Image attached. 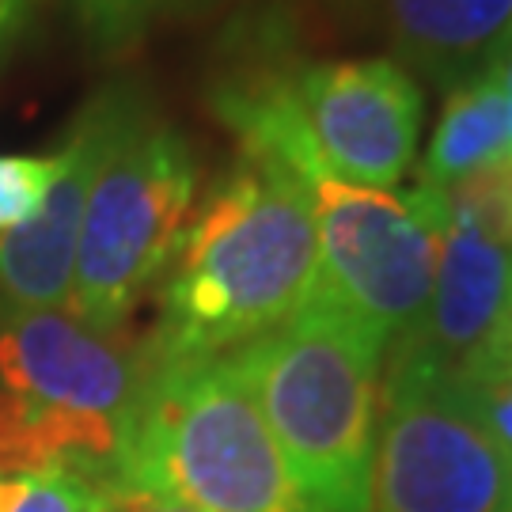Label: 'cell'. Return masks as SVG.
Instances as JSON below:
<instances>
[{"label": "cell", "mask_w": 512, "mask_h": 512, "mask_svg": "<svg viewBox=\"0 0 512 512\" xmlns=\"http://www.w3.org/2000/svg\"><path fill=\"white\" fill-rule=\"evenodd\" d=\"M315 285L311 190L277 167L239 160L194 209L145 346L152 361L228 357L293 319Z\"/></svg>", "instance_id": "1"}, {"label": "cell", "mask_w": 512, "mask_h": 512, "mask_svg": "<svg viewBox=\"0 0 512 512\" xmlns=\"http://www.w3.org/2000/svg\"><path fill=\"white\" fill-rule=\"evenodd\" d=\"M23 8H27V0H0V46H4V38L12 35V27L19 23Z\"/></svg>", "instance_id": "20"}, {"label": "cell", "mask_w": 512, "mask_h": 512, "mask_svg": "<svg viewBox=\"0 0 512 512\" xmlns=\"http://www.w3.org/2000/svg\"><path fill=\"white\" fill-rule=\"evenodd\" d=\"M0 482H4V478H0Z\"/></svg>", "instance_id": "21"}, {"label": "cell", "mask_w": 512, "mask_h": 512, "mask_svg": "<svg viewBox=\"0 0 512 512\" xmlns=\"http://www.w3.org/2000/svg\"><path fill=\"white\" fill-rule=\"evenodd\" d=\"M505 152H509V110L494 69H486L463 80L444 99L440 122L421 164V186L444 190Z\"/></svg>", "instance_id": "12"}, {"label": "cell", "mask_w": 512, "mask_h": 512, "mask_svg": "<svg viewBox=\"0 0 512 512\" xmlns=\"http://www.w3.org/2000/svg\"><path fill=\"white\" fill-rule=\"evenodd\" d=\"M99 482L76 471H31L0 482V512H95Z\"/></svg>", "instance_id": "15"}, {"label": "cell", "mask_w": 512, "mask_h": 512, "mask_svg": "<svg viewBox=\"0 0 512 512\" xmlns=\"http://www.w3.org/2000/svg\"><path fill=\"white\" fill-rule=\"evenodd\" d=\"M494 80H497V88H501L505 110H509V152H512V38L505 42V50L497 54V61H494Z\"/></svg>", "instance_id": "19"}, {"label": "cell", "mask_w": 512, "mask_h": 512, "mask_svg": "<svg viewBox=\"0 0 512 512\" xmlns=\"http://www.w3.org/2000/svg\"><path fill=\"white\" fill-rule=\"evenodd\" d=\"M459 380L467 384L486 425L501 440V448L512 456V338L501 349H494L486 361L467 368Z\"/></svg>", "instance_id": "17"}, {"label": "cell", "mask_w": 512, "mask_h": 512, "mask_svg": "<svg viewBox=\"0 0 512 512\" xmlns=\"http://www.w3.org/2000/svg\"><path fill=\"white\" fill-rule=\"evenodd\" d=\"M311 213L319 232V285L334 308L403 342L421 323L437 274V217L425 190L391 194L372 186L315 179Z\"/></svg>", "instance_id": "7"}, {"label": "cell", "mask_w": 512, "mask_h": 512, "mask_svg": "<svg viewBox=\"0 0 512 512\" xmlns=\"http://www.w3.org/2000/svg\"><path fill=\"white\" fill-rule=\"evenodd\" d=\"M387 353L372 512H512V456L467 384L418 349Z\"/></svg>", "instance_id": "6"}, {"label": "cell", "mask_w": 512, "mask_h": 512, "mask_svg": "<svg viewBox=\"0 0 512 512\" xmlns=\"http://www.w3.org/2000/svg\"><path fill=\"white\" fill-rule=\"evenodd\" d=\"M433 190V186H429ZM448 217L471 224L475 232L512 251V152L471 171L467 179L433 190Z\"/></svg>", "instance_id": "14"}, {"label": "cell", "mask_w": 512, "mask_h": 512, "mask_svg": "<svg viewBox=\"0 0 512 512\" xmlns=\"http://www.w3.org/2000/svg\"><path fill=\"white\" fill-rule=\"evenodd\" d=\"M198 160L175 126L141 110L114 145L88 198L69 311L95 330H122L160 285L194 220Z\"/></svg>", "instance_id": "5"}, {"label": "cell", "mask_w": 512, "mask_h": 512, "mask_svg": "<svg viewBox=\"0 0 512 512\" xmlns=\"http://www.w3.org/2000/svg\"><path fill=\"white\" fill-rule=\"evenodd\" d=\"M54 156H0V236L38 213L57 175Z\"/></svg>", "instance_id": "16"}, {"label": "cell", "mask_w": 512, "mask_h": 512, "mask_svg": "<svg viewBox=\"0 0 512 512\" xmlns=\"http://www.w3.org/2000/svg\"><path fill=\"white\" fill-rule=\"evenodd\" d=\"M391 42L440 88L494 69L512 38V0H384Z\"/></svg>", "instance_id": "11"}, {"label": "cell", "mask_w": 512, "mask_h": 512, "mask_svg": "<svg viewBox=\"0 0 512 512\" xmlns=\"http://www.w3.org/2000/svg\"><path fill=\"white\" fill-rule=\"evenodd\" d=\"M296 107L323 179L391 190L403 183L421 137L418 80L391 57L296 65Z\"/></svg>", "instance_id": "8"}, {"label": "cell", "mask_w": 512, "mask_h": 512, "mask_svg": "<svg viewBox=\"0 0 512 512\" xmlns=\"http://www.w3.org/2000/svg\"><path fill=\"white\" fill-rule=\"evenodd\" d=\"M148 368V346L69 308L0 311V478L76 471L110 482Z\"/></svg>", "instance_id": "3"}, {"label": "cell", "mask_w": 512, "mask_h": 512, "mask_svg": "<svg viewBox=\"0 0 512 512\" xmlns=\"http://www.w3.org/2000/svg\"><path fill=\"white\" fill-rule=\"evenodd\" d=\"M114 478L190 512H319L228 357L152 361Z\"/></svg>", "instance_id": "4"}, {"label": "cell", "mask_w": 512, "mask_h": 512, "mask_svg": "<svg viewBox=\"0 0 512 512\" xmlns=\"http://www.w3.org/2000/svg\"><path fill=\"white\" fill-rule=\"evenodd\" d=\"M220 0H73V12L88 46L99 54H122L156 27L202 16Z\"/></svg>", "instance_id": "13"}, {"label": "cell", "mask_w": 512, "mask_h": 512, "mask_svg": "<svg viewBox=\"0 0 512 512\" xmlns=\"http://www.w3.org/2000/svg\"><path fill=\"white\" fill-rule=\"evenodd\" d=\"M384 357V338L323 296L228 353L319 512H372Z\"/></svg>", "instance_id": "2"}, {"label": "cell", "mask_w": 512, "mask_h": 512, "mask_svg": "<svg viewBox=\"0 0 512 512\" xmlns=\"http://www.w3.org/2000/svg\"><path fill=\"white\" fill-rule=\"evenodd\" d=\"M95 512H190V509L148 494V490H137V486L122 482V478H110V482H99Z\"/></svg>", "instance_id": "18"}, {"label": "cell", "mask_w": 512, "mask_h": 512, "mask_svg": "<svg viewBox=\"0 0 512 512\" xmlns=\"http://www.w3.org/2000/svg\"><path fill=\"white\" fill-rule=\"evenodd\" d=\"M421 190L437 217V274L421 323L395 346L463 376L512 338V251L448 217L429 186Z\"/></svg>", "instance_id": "10"}, {"label": "cell", "mask_w": 512, "mask_h": 512, "mask_svg": "<svg viewBox=\"0 0 512 512\" xmlns=\"http://www.w3.org/2000/svg\"><path fill=\"white\" fill-rule=\"evenodd\" d=\"M145 107L148 99L133 84H110L76 114L46 202L27 224L0 236V311L69 308L80 224L99 167Z\"/></svg>", "instance_id": "9"}]
</instances>
